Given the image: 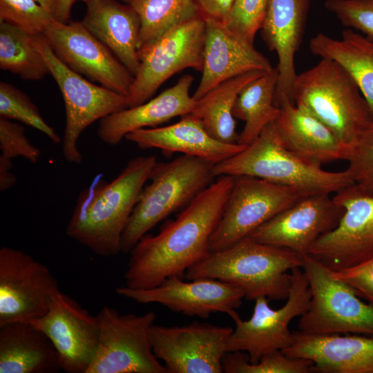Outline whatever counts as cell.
<instances>
[{
    "label": "cell",
    "instance_id": "d6a6232c",
    "mask_svg": "<svg viewBox=\"0 0 373 373\" xmlns=\"http://www.w3.org/2000/svg\"><path fill=\"white\" fill-rule=\"evenodd\" d=\"M225 373H310L315 372L312 362L301 358L291 357L281 350L264 355L252 364L247 352H227L222 360Z\"/></svg>",
    "mask_w": 373,
    "mask_h": 373
},
{
    "label": "cell",
    "instance_id": "277c9868",
    "mask_svg": "<svg viewBox=\"0 0 373 373\" xmlns=\"http://www.w3.org/2000/svg\"><path fill=\"white\" fill-rule=\"evenodd\" d=\"M213 171L216 177H256L297 189L307 195L336 193L353 184L346 169L326 171L289 151L280 139L274 122L240 152L215 164Z\"/></svg>",
    "mask_w": 373,
    "mask_h": 373
},
{
    "label": "cell",
    "instance_id": "ba28073f",
    "mask_svg": "<svg viewBox=\"0 0 373 373\" xmlns=\"http://www.w3.org/2000/svg\"><path fill=\"white\" fill-rule=\"evenodd\" d=\"M49 73L56 82L65 105L66 126L62 153L70 163L80 164L83 156L77 142L82 133L97 120L128 107L126 96L86 79L66 66L43 35L34 37Z\"/></svg>",
    "mask_w": 373,
    "mask_h": 373
},
{
    "label": "cell",
    "instance_id": "9a60e30c",
    "mask_svg": "<svg viewBox=\"0 0 373 373\" xmlns=\"http://www.w3.org/2000/svg\"><path fill=\"white\" fill-rule=\"evenodd\" d=\"M343 208L338 225L319 238L308 254L332 271L373 258V196L353 184L334 193Z\"/></svg>",
    "mask_w": 373,
    "mask_h": 373
},
{
    "label": "cell",
    "instance_id": "52a82bcc",
    "mask_svg": "<svg viewBox=\"0 0 373 373\" xmlns=\"http://www.w3.org/2000/svg\"><path fill=\"white\" fill-rule=\"evenodd\" d=\"M311 292L298 331L307 334H356L373 336V305L363 302L348 284L309 254L303 256Z\"/></svg>",
    "mask_w": 373,
    "mask_h": 373
},
{
    "label": "cell",
    "instance_id": "d4e9b609",
    "mask_svg": "<svg viewBox=\"0 0 373 373\" xmlns=\"http://www.w3.org/2000/svg\"><path fill=\"white\" fill-rule=\"evenodd\" d=\"M124 138L141 149H158L168 155L179 152L214 164L233 156L246 147L214 139L201 122L190 113L171 125L141 128L129 133Z\"/></svg>",
    "mask_w": 373,
    "mask_h": 373
},
{
    "label": "cell",
    "instance_id": "74e56055",
    "mask_svg": "<svg viewBox=\"0 0 373 373\" xmlns=\"http://www.w3.org/2000/svg\"><path fill=\"white\" fill-rule=\"evenodd\" d=\"M325 6L343 26L373 39V0H326Z\"/></svg>",
    "mask_w": 373,
    "mask_h": 373
},
{
    "label": "cell",
    "instance_id": "f1b7e54d",
    "mask_svg": "<svg viewBox=\"0 0 373 373\" xmlns=\"http://www.w3.org/2000/svg\"><path fill=\"white\" fill-rule=\"evenodd\" d=\"M278 78L277 67L247 83L240 92L233 106V115L245 122L238 143L251 144L269 124L279 116L275 97Z\"/></svg>",
    "mask_w": 373,
    "mask_h": 373
},
{
    "label": "cell",
    "instance_id": "ac0fdd59",
    "mask_svg": "<svg viewBox=\"0 0 373 373\" xmlns=\"http://www.w3.org/2000/svg\"><path fill=\"white\" fill-rule=\"evenodd\" d=\"M29 323L50 338L58 352L62 371L87 372L99 343L97 315L60 291L52 298L48 312Z\"/></svg>",
    "mask_w": 373,
    "mask_h": 373
},
{
    "label": "cell",
    "instance_id": "ffe728a7",
    "mask_svg": "<svg viewBox=\"0 0 373 373\" xmlns=\"http://www.w3.org/2000/svg\"><path fill=\"white\" fill-rule=\"evenodd\" d=\"M204 20L202 77L192 96L194 100L229 79L252 71L268 72L273 68L269 59L254 44L240 37L225 23L210 18Z\"/></svg>",
    "mask_w": 373,
    "mask_h": 373
},
{
    "label": "cell",
    "instance_id": "484cf974",
    "mask_svg": "<svg viewBox=\"0 0 373 373\" xmlns=\"http://www.w3.org/2000/svg\"><path fill=\"white\" fill-rule=\"evenodd\" d=\"M82 21L135 77L140 60L138 41L140 19L128 5L117 0H88Z\"/></svg>",
    "mask_w": 373,
    "mask_h": 373
},
{
    "label": "cell",
    "instance_id": "3957f363",
    "mask_svg": "<svg viewBox=\"0 0 373 373\" xmlns=\"http://www.w3.org/2000/svg\"><path fill=\"white\" fill-rule=\"evenodd\" d=\"M303 256L283 247L247 237L232 246L211 252L187 269L184 278H209L229 283L242 291L245 298H287L291 285L288 271L302 267Z\"/></svg>",
    "mask_w": 373,
    "mask_h": 373
},
{
    "label": "cell",
    "instance_id": "7c38bea8",
    "mask_svg": "<svg viewBox=\"0 0 373 373\" xmlns=\"http://www.w3.org/2000/svg\"><path fill=\"white\" fill-rule=\"evenodd\" d=\"M204 40L202 15L162 35L140 56V65L127 96L128 107L150 99L164 82L185 68L202 71Z\"/></svg>",
    "mask_w": 373,
    "mask_h": 373
},
{
    "label": "cell",
    "instance_id": "8d00e7d4",
    "mask_svg": "<svg viewBox=\"0 0 373 373\" xmlns=\"http://www.w3.org/2000/svg\"><path fill=\"white\" fill-rule=\"evenodd\" d=\"M269 0H235L227 27L240 37L254 44L257 32L260 30Z\"/></svg>",
    "mask_w": 373,
    "mask_h": 373
},
{
    "label": "cell",
    "instance_id": "603a6c76",
    "mask_svg": "<svg viewBox=\"0 0 373 373\" xmlns=\"http://www.w3.org/2000/svg\"><path fill=\"white\" fill-rule=\"evenodd\" d=\"M280 108L274 122L283 144L292 153L314 164L346 160L348 149L334 133L314 115L297 106L287 96L276 100Z\"/></svg>",
    "mask_w": 373,
    "mask_h": 373
},
{
    "label": "cell",
    "instance_id": "4316f807",
    "mask_svg": "<svg viewBox=\"0 0 373 373\" xmlns=\"http://www.w3.org/2000/svg\"><path fill=\"white\" fill-rule=\"evenodd\" d=\"M58 352L50 338L29 322L0 325V373H57Z\"/></svg>",
    "mask_w": 373,
    "mask_h": 373
},
{
    "label": "cell",
    "instance_id": "44dd1931",
    "mask_svg": "<svg viewBox=\"0 0 373 373\" xmlns=\"http://www.w3.org/2000/svg\"><path fill=\"white\" fill-rule=\"evenodd\" d=\"M312 362L315 372L373 373V336L356 334H307L295 331L283 350Z\"/></svg>",
    "mask_w": 373,
    "mask_h": 373
},
{
    "label": "cell",
    "instance_id": "f6af8a7d",
    "mask_svg": "<svg viewBox=\"0 0 373 373\" xmlns=\"http://www.w3.org/2000/svg\"><path fill=\"white\" fill-rule=\"evenodd\" d=\"M77 1H83L84 3H86L88 0H77Z\"/></svg>",
    "mask_w": 373,
    "mask_h": 373
},
{
    "label": "cell",
    "instance_id": "e0dca14e",
    "mask_svg": "<svg viewBox=\"0 0 373 373\" xmlns=\"http://www.w3.org/2000/svg\"><path fill=\"white\" fill-rule=\"evenodd\" d=\"M184 282L171 276L160 285L136 289L126 286L116 288V293L140 304L157 303L189 316L207 318L216 312L225 313L231 318L242 305L244 293L238 287L222 280L201 278Z\"/></svg>",
    "mask_w": 373,
    "mask_h": 373
},
{
    "label": "cell",
    "instance_id": "7402d4cb",
    "mask_svg": "<svg viewBox=\"0 0 373 373\" xmlns=\"http://www.w3.org/2000/svg\"><path fill=\"white\" fill-rule=\"evenodd\" d=\"M309 0H269L260 28L262 37L278 59L275 102L282 96L292 101L297 74L294 59L302 41Z\"/></svg>",
    "mask_w": 373,
    "mask_h": 373
},
{
    "label": "cell",
    "instance_id": "b9f144b4",
    "mask_svg": "<svg viewBox=\"0 0 373 373\" xmlns=\"http://www.w3.org/2000/svg\"><path fill=\"white\" fill-rule=\"evenodd\" d=\"M12 159L0 155V189L1 191L12 188L17 182L16 176L11 172Z\"/></svg>",
    "mask_w": 373,
    "mask_h": 373
},
{
    "label": "cell",
    "instance_id": "836d02e7",
    "mask_svg": "<svg viewBox=\"0 0 373 373\" xmlns=\"http://www.w3.org/2000/svg\"><path fill=\"white\" fill-rule=\"evenodd\" d=\"M0 117L18 121L44 133L55 144L61 141L55 130L41 115L37 106L23 92L5 82H0Z\"/></svg>",
    "mask_w": 373,
    "mask_h": 373
},
{
    "label": "cell",
    "instance_id": "30bf717a",
    "mask_svg": "<svg viewBox=\"0 0 373 373\" xmlns=\"http://www.w3.org/2000/svg\"><path fill=\"white\" fill-rule=\"evenodd\" d=\"M301 191L249 175L233 177L222 216L210 238V252L227 249L303 197Z\"/></svg>",
    "mask_w": 373,
    "mask_h": 373
},
{
    "label": "cell",
    "instance_id": "f35d334b",
    "mask_svg": "<svg viewBox=\"0 0 373 373\" xmlns=\"http://www.w3.org/2000/svg\"><path fill=\"white\" fill-rule=\"evenodd\" d=\"M0 150L1 156H20L33 164L41 156L40 150L25 135L23 126L3 117H0Z\"/></svg>",
    "mask_w": 373,
    "mask_h": 373
},
{
    "label": "cell",
    "instance_id": "f546056e",
    "mask_svg": "<svg viewBox=\"0 0 373 373\" xmlns=\"http://www.w3.org/2000/svg\"><path fill=\"white\" fill-rule=\"evenodd\" d=\"M264 73L252 71L222 82L197 100L190 114L201 122L214 139L223 143H238L239 134L233 115L235 102L243 87Z\"/></svg>",
    "mask_w": 373,
    "mask_h": 373
},
{
    "label": "cell",
    "instance_id": "d590c367",
    "mask_svg": "<svg viewBox=\"0 0 373 373\" xmlns=\"http://www.w3.org/2000/svg\"><path fill=\"white\" fill-rule=\"evenodd\" d=\"M55 19L36 0H0V21L9 23L32 35H44Z\"/></svg>",
    "mask_w": 373,
    "mask_h": 373
},
{
    "label": "cell",
    "instance_id": "6da1fadb",
    "mask_svg": "<svg viewBox=\"0 0 373 373\" xmlns=\"http://www.w3.org/2000/svg\"><path fill=\"white\" fill-rule=\"evenodd\" d=\"M233 184V176H218L157 235L142 237L129 252L125 286L150 289L171 276L184 278L188 269L209 256L210 238Z\"/></svg>",
    "mask_w": 373,
    "mask_h": 373
},
{
    "label": "cell",
    "instance_id": "ab89813d",
    "mask_svg": "<svg viewBox=\"0 0 373 373\" xmlns=\"http://www.w3.org/2000/svg\"><path fill=\"white\" fill-rule=\"evenodd\" d=\"M331 272L335 278L351 286L359 297L373 305V258Z\"/></svg>",
    "mask_w": 373,
    "mask_h": 373
},
{
    "label": "cell",
    "instance_id": "1f68e13d",
    "mask_svg": "<svg viewBox=\"0 0 373 373\" xmlns=\"http://www.w3.org/2000/svg\"><path fill=\"white\" fill-rule=\"evenodd\" d=\"M34 37L15 26L0 21V68L30 81L42 79L50 74Z\"/></svg>",
    "mask_w": 373,
    "mask_h": 373
},
{
    "label": "cell",
    "instance_id": "8992f818",
    "mask_svg": "<svg viewBox=\"0 0 373 373\" xmlns=\"http://www.w3.org/2000/svg\"><path fill=\"white\" fill-rule=\"evenodd\" d=\"M214 163L182 155L157 162L143 188L121 240V252L129 253L140 239L158 222L186 207L214 178Z\"/></svg>",
    "mask_w": 373,
    "mask_h": 373
},
{
    "label": "cell",
    "instance_id": "5bb4252c",
    "mask_svg": "<svg viewBox=\"0 0 373 373\" xmlns=\"http://www.w3.org/2000/svg\"><path fill=\"white\" fill-rule=\"evenodd\" d=\"M233 330L208 323L173 327L153 324L149 338L155 355L168 373H221Z\"/></svg>",
    "mask_w": 373,
    "mask_h": 373
},
{
    "label": "cell",
    "instance_id": "e575fe53",
    "mask_svg": "<svg viewBox=\"0 0 373 373\" xmlns=\"http://www.w3.org/2000/svg\"><path fill=\"white\" fill-rule=\"evenodd\" d=\"M346 161L353 185L373 196V115L350 149Z\"/></svg>",
    "mask_w": 373,
    "mask_h": 373
},
{
    "label": "cell",
    "instance_id": "7a4b0ae2",
    "mask_svg": "<svg viewBox=\"0 0 373 373\" xmlns=\"http://www.w3.org/2000/svg\"><path fill=\"white\" fill-rule=\"evenodd\" d=\"M156 163L154 155L138 156L111 182L97 176L79 193L67 236L100 256L120 253L123 232Z\"/></svg>",
    "mask_w": 373,
    "mask_h": 373
},
{
    "label": "cell",
    "instance_id": "4fadbf2b",
    "mask_svg": "<svg viewBox=\"0 0 373 373\" xmlns=\"http://www.w3.org/2000/svg\"><path fill=\"white\" fill-rule=\"evenodd\" d=\"M60 291L44 264L22 250L0 249V325L43 316Z\"/></svg>",
    "mask_w": 373,
    "mask_h": 373
},
{
    "label": "cell",
    "instance_id": "2e32d148",
    "mask_svg": "<svg viewBox=\"0 0 373 373\" xmlns=\"http://www.w3.org/2000/svg\"><path fill=\"white\" fill-rule=\"evenodd\" d=\"M70 68L113 91L128 96L134 76L82 21L54 19L43 35Z\"/></svg>",
    "mask_w": 373,
    "mask_h": 373
},
{
    "label": "cell",
    "instance_id": "7bdbcfd3",
    "mask_svg": "<svg viewBox=\"0 0 373 373\" xmlns=\"http://www.w3.org/2000/svg\"><path fill=\"white\" fill-rule=\"evenodd\" d=\"M76 1L77 0H57L54 12L55 19L63 23L68 22L72 6Z\"/></svg>",
    "mask_w": 373,
    "mask_h": 373
},
{
    "label": "cell",
    "instance_id": "83f0119b",
    "mask_svg": "<svg viewBox=\"0 0 373 373\" xmlns=\"http://www.w3.org/2000/svg\"><path fill=\"white\" fill-rule=\"evenodd\" d=\"M312 54L339 64L353 78L373 115V39L344 30L341 39L318 33L309 41Z\"/></svg>",
    "mask_w": 373,
    "mask_h": 373
},
{
    "label": "cell",
    "instance_id": "9c48e42d",
    "mask_svg": "<svg viewBox=\"0 0 373 373\" xmlns=\"http://www.w3.org/2000/svg\"><path fill=\"white\" fill-rule=\"evenodd\" d=\"M97 317L99 343L86 373H168L155 355L150 341L155 312L122 314L104 306Z\"/></svg>",
    "mask_w": 373,
    "mask_h": 373
},
{
    "label": "cell",
    "instance_id": "5b68a950",
    "mask_svg": "<svg viewBox=\"0 0 373 373\" xmlns=\"http://www.w3.org/2000/svg\"><path fill=\"white\" fill-rule=\"evenodd\" d=\"M292 99L327 126L348 151L372 116L353 78L329 59L297 75Z\"/></svg>",
    "mask_w": 373,
    "mask_h": 373
},
{
    "label": "cell",
    "instance_id": "d6986e66",
    "mask_svg": "<svg viewBox=\"0 0 373 373\" xmlns=\"http://www.w3.org/2000/svg\"><path fill=\"white\" fill-rule=\"evenodd\" d=\"M329 193L305 195L278 213L251 235L254 240L290 249L301 256L338 224L344 209Z\"/></svg>",
    "mask_w": 373,
    "mask_h": 373
},
{
    "label": "cell",
    "instance_id": "cb8c5ba5",
    "mask_svg": "<svg viewBox=\"0 0 373 373\" xmlns=\"http://www.w3.org/2000/svg\"><path fill=\"white\" fill-rule=\"evenodd\" d=\"M193 82V76L184 75L155 97L104 117L97 131L99 138L106 144L117 145L129 133L155 127L173 117L190 113L196 102L189 94Z\"/></svg>",
    "mask_w": 373,
    "mask_h": 373
},
{
    "label": "cell",
    "instance_id": "ee69618b",
    "mask_svg": "<svg viewBox=\"0 0 373 373\" xmlns=\"http://www.w3.org/2000/svg\"><path fill=\"white\" fill-rule=\"evenodd\" d=\"M41 6L54 15L57 0H36Z\"/></svg>",
    "mask_w": 373,
    "mask_h": 373
},
{
    "label": "cell",
    "instance_id": "4dcf8cb0",
    "mask_svg": "<svg viewBox=\"0 0 373 373\" xmlns=\"http://www.w3.org/2000/svg\"><path fill=\"white\" fill-rule=\"evenodd\" d=\"M140 19L138 55L173 28L201 15L195 0H122Z\"/></svg>",
    "mask_w": 373,
    "mask_h": 373
},
{
    "label": "cell",
    "instance_id": "60d3db41",
    "mask_svg": "<svg viewBox=\"0 0 373 373\" xmlns=\"http://www.w3.org/2000/svg\"><path fill=\"white\" fill-rule=\"evenodd\" d=\"M201 15L227 23L235 0H195Z\"/></svg>",
    "mask_w": 373,
    "mask_h": 373
},
{
    "label": "cell",
    "instance_id": "8fae6325",
    "mask_svg": "<svg viewBox=\"0 0 373 373\" xmlns=\"http://www.w3.org/2000/svg\"><path fill=\"white\" fill-rule=\"evenodd\" d=\"M291 285L287 300L278 308L269 305V298L256 299L249 319L243 321L238 314L232 318L235 329L227 343L228 352L247 353L249 363L254 364L265 354L289 347L293 342V332L289 328L291 321L307 310L311 292L307 276L302 268L291 271Z\"/></svg>",
    "mask_w": 373,
    "mask_h": 373
}]
</instances>
